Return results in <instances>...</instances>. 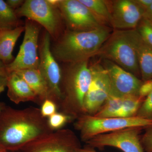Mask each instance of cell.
Segmentation results:
<instances>
[{"instance_id":"obj_13","label":"cell","mask_w":152,"mask_h":152,"mask_svg":"<svg viewBox=\"0 0 152 152\" xmlns=\"http://www.w3.org/2000/svg\"><path fill=\"white\" fill-rule=\"evenodd\" d=\"M101 64L108 75L111 95L121 98L139 96L142 80L111 61L103 59Z\"/></svg>"},{"instance_id":"obj_18","label":"cell","mask_w":152,"mask_h":152,"mask_svg":"<svg viewBox=\"0 0 152 152\" xmlns=\"http://www.w3.org/2000/svg\"><path fill=\"white\" fill-rule=\"evenodd\" d=\"M25 26H19L13 29L0 31V61L7 65L14 60L12 55L14 47Z\"/></svg>"},{"instance_id":"obj_10","label":"cell","mask_w":152,"mask_h":152,"mask_svg":"<svg viewBox=\"0 0 152 152\" xmlns=\"http://www.w3.org/2000/svg\"><path fill=\"white\" fill-rule=\"evenodd\" d=\"M23 40L17 57L5 66L8 74L12 72L27 69H38L39 58L38 55V39L39 29L31 20H28L25 26Z\"/></svg>"},{"instance_id":"obj_29","label":"cell","mask_w":152,"mask_h":152,"mask_svg":"<svg viewBox=\"0 0 152 152\" xmlns=\"http://www.w3.org/2000/svg\"><path fill=\"white\" fill-rule=\"evenodd\" d=\"M152 91V79L143 82L139 90V96L145 99L149 95Z\"/></svg>"},{"instance_id":"obj_4","label":"cell","mask_w":152,"mask_h":152,"mask_svg":"<svg viewBox=\"0 0 152 152\" xmlns=\"http://www.w3.org/2000/svg\"><path fill=\"white\" fill-rule=\"evenodd\" d=\"M74 126L80 133L82 141L86 142L95 136L128 128L145 129L152 125V120L137 116L123 118H99L84 114L76 119Z\"/></svg>"},{"instance_id":"obj_26","label":"cell","mask_w":152,"mask_h":152,"mask_svg":"<svg viewBox=\"0 0 152 152\" xmlns=\"http://www.w3.org/2000/svg\"><path fill=\"white\" fill-rule=\"evenodd\" d=\"M58 109V106L54 102L51 100L47 99L42 104L40 110L42 116L47 118L57 113Z\"/></svg>"},{"instance_id":"obj_7","label":"cell","mask_w":152,"mask_h":152,"mask_svg":"<svg viewBox=\"0 0 152 152\" xmlns=\"http://www.w3.org/2000/svg\"><path fill=\"white\" fill-rule=\"evenodd\" d=\"M79 139L72 131L61 129L30 142L21 149L22 152H78Z\"/></svg>"},{"instance_id":"obj_24","label":"cell","mask_w":152,"mask_h":152,"mask_svg":"<svg viewBox=\"0 0 152 152\" xmlns=\"http://www.w3.org/2000/svg\"><path fill=\"white\" fill-rule=\"evenodd\" d=\"M136 29L143 39L152 46V24L143 18Z\"/></svg>"},{"instance_id":"obj_23","label":"cell","mask_w":152,"mask_h":152,"mask_svg":"<svg viewBox=\"0 0 152 152\" xmlns=\"http://www.w3.org/2000/svg\"><path fill=\"white\" fill-rule=\"evenodd\" d=\"M73 119L61 112H57L48 119V124L51 129L56 131L61 129L63 126Z\"/></svg>"},{"instance_id":"obj_21","label":"cell","mask_w":152,"mask_h":152,"mask_svg":"<svg viewBox=\"0 0 152 152\" xmlns=\"http://www.w3.org/2000/svg\"><path fill=\"white\" fill-rule=\"evenodd\" d=\"M144 99L135 96L123 98L122 104L116 117L128 118L135 116Z\"/></svg>"},{"instance_id":"obj_22","label":"cell","mask_w":152,"mask_h":152,"mask_svg":"<svg viewBox=\"0 0 152 152\" xmlns=\"http://www.w3.org/2000/svg\"><path fill=\"white\" fill-rule=\"evenodd\" d=\"M122 102L123 98L110 95L99 111L93 116L99 118L116 117L121 107Z\"/></svg>"},{"instance_id":"obj_2","label":"cell","mask_w":152,"mask_h":152,"mask_svg":"<svg viewBox=\"0 0 152 152\" xmlns=\"http://www.w3.org/2000/svg\"><path fill=\"white\" fill-rule=\"evenodd\" d=\"M111 33L106 26L85 31L68 30L55 45L52 53L64 62L75 64L88 61L97 55Z\"/></svg>"},{"instance_id":"obj_15","label":"cell","mask_w":152,"mask_h":152,"mask_svg":"<svg viewBox=\"0 0 152 152\" xmlns=\"http://www.w3.org/2000/svg\"><path fill=\"white\" fill-rule=\"evenodd\" d=\"M135 50L143 82L152 79V46L144 40L136 29L128 30Z\"/></svg>"},{"instance_id":"obj_5","label":"cell","mask_w":152,"mask_h":152,"mask_svg":"<svg viewBox=\"0 0 152 152\" xmlns=\"http://www.w3.org/2000/svg\"><path fill=\"white\" fill-rule=\"evenodd\" d=\"M97 56L111 61L137 77H141L137 54L128 30H114Z\"/></svg>"},{"instance_id":"obj_9","label":"cell","mask_w":152,"mask_h":152,"mask_svg":"<svg viewBox=\"0 0 152 152\" xmlns=\"http://www.w3.org/2000/svg\"><path fill=\"white\" fill-rule=\"evenodd\" d=\"M92 80L84 101L85 114L94 115L111 95L108 75L102 64L95 63L89 66Z\"/></svg>"},{"instance_id":"obj_31","label":"cell","mask_w":152,"mask_h":152,"mask_svg":"<svg viewBox=\"0 0 152 152\" xmlns=\"http://www.w3.org/2000/svg\"><path fill=\"white\" fill-rule=\"evenodd\" d=\"M137 4L145 11L152 4V0H135Z\"/></svg>"},{"instance_id":"obj_35","label":"cell","mask_w":152,"mask_h":152,"mask_svg":"<svg viewBox=\"0 0 152 152\" xmlns=\"http://www.w3.org/2000/svg\"><path fill=\"white\" fill-rule=\"evenodd\" d=\"M0 152H7V151L4 148L0 146Z\"/></svg>"},{"instance_id":"obj_33","label":"cell","mask_w":152,"mask_h":152,"mask_svg":"<svg viewBox=\"0 0 152 152\" xmlns=\"http://www.w3.org/2000/svg\"><path fill=\"white\" fill-rule=\"evenodd\" d=\"M78 152H97L95 151H94V150H92L91 149L89 148H81L80 149H79L78 151Z\"/></svg>"},{"instance_id":"obj_14","label":"cell","mask_w":152,"mask_h":152,"mask_svg":"<svg viewBox=\"0 0 152 152\" xmlns=\"http://www.w3.org/2000/svg\"><path fill=\"white\" fill-rule=\"evenodd\" d=\"M110 19V24L115 30L134 29L143 18L144 11L135 0L107 1Z\"/></svg>"},{"instance_id":"obj_28","label":"cell","mask_w":152,"mask_h":152,"mask_svg":"<svg viewBox=\"0 0 152 152\" xmlns=\"http://www.w3.org/2000/svg\"><path fill=\"white\" fill-rule=\"evenodd\" d=\"M5 66L0 61V94L4 91L7 84L8 74L6 71Z\"/></svg>"},{"instance_id":"obj_25","label":"cell","mask_w":152,"mask_h":152,"mask_svg":"<svg viewBox=\"0 0 152 152\" xmlns=\"http://www.w3.org/2000/svg\"><path fill=\"white\" fill-rule=\"evenodd\" d=\"M135 116L152 120V91L145 98Z\"/></svg>"},{"instance_id":"obj_32","label":"cell","mask_w":152,"mask_h":152,"mask_svg":"<svg viewBox=\"0 0 152 152\" xmlns=\"http://www.w3.org/2000/svg\"><path fill=\"white\" fill-rule=\"evenodd\" d=\"M143 18L152 24V4L144 12Z\"/></svg>"},{"instance_id":"obj_30","label":"cell","mask_w":152,"mask_h":152,"mask_svg":"<svg viewBox=\"0 0 152 152\" xmlns=\"http://www.w3.org/2000/svg\"><path fill=\"white\" fill-rule=\"evenodd\" d=\"M6 3L8 5L14 10L18 9L23 5L25 1L23 0H7Z\"/></svg>"},{"instance_id":"obj_8","label":"cell","mask_w":152,"mask_h":152,"mask_svg":"<svg viewBox=\"0 0 152 152\" xmlns=\"http://www.w3.org/2000/svg\"><path fill=\"white\" fill-rule=\"evenodd\" d=\"M39 64L38 70L48 87L51 100L59 108L62 99L61 89V70L50 50V35L45 34L39 50Z\"/></svg>"},{"instance_id":"obj_16","label":"cell","mask_w":152,"mask_h":152,"mask_svg":"<svg viewBox=\"0 0 152 152\" xmlns=\"http://www.w3.org/2000/svg\"><path fill=\"white\" fill-rule=\"evenodd\" d=\"M7 96L13 102L16 104L27 102L37 103V97L24 80L15 72L8 74Z\"/></svg>"},{"instance_id":"obj_20","label":"cell","mask_w":152,"mask_h":152,"mask_svg":"<svg viewBox=\"0 0 152 152\" xmlns=\"http://www.w3.org/2000/svg\"><path fill=\"white\" fill-rule=\"evenodd\" d=\"M20 20L15 10L6 1L0 0V31L13 29L19 26Z\"/></svg>"},{"instance_id":"obj_1","label":"cell","mask_w":152,"mask_h":152,"mask_svg":"<svg viewBox=\"0 0 152 152\" xmlns=\"http://www.w3.org/2000/svg\"><path fill=\"white\" fill-rule=\"evenodd\" d=\"M53 132L37 108L18 110L6 105L0 113V146L7 151H20Z\"/></svg>"},{"instance_id":"obj_27","label":"cell","mask_w":152,"mask_h":152,"mask_svg":"<svg viewBox=\"0 0 152 152\" xmlns=\"http://www.w3.org/2000/svg\"><path fill=\"white\" fill-rule=\"evenodd\" d=\"M145 130L141 137L142 146L147 152H152V125L145 128Z\"/></svg>"},{"instance_id":"obj_17","label":"cell","mask_w":152,"mask_h":152,"mask_svg":"<svg viewBox=\"0 0 152 152\" xmlns=\"http://www.w3.org/2000/svg\"><path fill=\"white\" fill-rule=\"evenodd\" d=\"M15 72L27 83L35 94L37 99V104L41 105L46 100H51L46 82L39 70L27 69Z\"/></svg>"},{"instance_id":"obj_11","label":"cell","mask_w":152,"mask_h":152,"mask_svg":"<svg viewBox=\"0 0 152 152\" xmlns=\"http://www.w3.org/2000/svg\"><path fill=\"white\" fill-rule=\"evenodd\" d=\"M58 8L69 31H85L104 26L80 0H59Z\"/></svg>"},{"instance_id":"obj_3","label":"cell","mask_w":152,"mask_h":152,"mask_svg":"<svg viewBox=\"0 0 152 152\" xmlns=\"http://www.w3.org/2000/svg\"><path fill=\"white\" fill-rule=\"evenodd\" d=\"M88 61L71 64L62 76L58 109L73 120L85 114L84 101L92 80Z\"/></svg>"},{"instance_id":"obj_19","label":"cell","mask_w":152,"mask_h":152,"mask_svg":"<svg viewBox=\"0 0 152 152\" xmlns=\"http://www.w3.org/2000/svg\"><path fill=\"white\" fill-rule=\"evenodd\" d=\"M91 11L102 24H110V13L107 1L104 0H80Z\"/></svg>"},{"instance_id":"obj_12","label":"cell","mask_w":152,"mask_h":152,"mask_svg":"<svg viewBox=\"0 0 152 152\" xmlns=\"http://www.w3.org/2000/svg\"><path fill=\"white\" fill-rule=\"evenodd\" d=\"M143 128H128L95 136L86 142L95 148L113 147L124 152H144L140 133Z\"/></svg>"},{"instance_id":"obj_6","label":"cell","mask_w":152,"mask_h":152,"mask_svg":"<svg viewBox=\"0 0 152 152\" xmlns=\"http://www.w3.org/2000/svg\"><path fill=\"white\" fill-rule=\"evenodd\" d=\"M18 17H25L42 26L53 37H56L62 18L58 8L48 0H27L15 10Z\"/></svg>"},{"instance_id":"obj_34","label":"cell","mask_w":152,"mask_h":152,"mask_svg":"<svg viewBox=\"0 0 152 152\" xmlns=\"http://www.w3.org/2000/svg\"><path fill=\"white\" fill-rule=\"evenodd\" d=\"M6 105L4 103L1 102H0V113H1L2 110H3V109L4 107Z\"/></svg>"}]
</instances>
